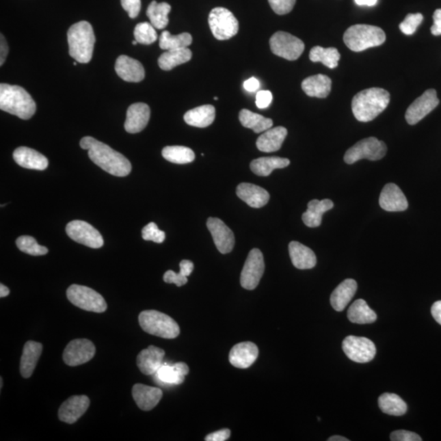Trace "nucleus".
<instances>
[{"instance_id": "obj_7", "label": "nucleus", "mask_w": 441, "mask_h": 441, "mask_svg": "<svg viewBox=\"0 0 441 441\" xmlns=\"http://www.w3.org/2000/svg\"><path fill=\"white\" fill-rule=\"evenodd\" d=\"M66 296L71 304L88 312L103 313L107 309V302L100 293L83 285H70Z\"/></svg>"}, {"instance_id": "obj_9", "label": "nucleus", "mask_w": 441, "mask_h": 441, "mask_svg": "<svg viewBox=\"0 0 441 441\" xmlns=\"http://www.w3.org/2000/svg\"><path fill=\"white\" fill-rule=\"evenodd\" d=\"M386 146L376 137H368L357 142L344 155V161L352 165L362 159L376 161L384 158L386 154Z\"/></svg>"}, {"instance_id": "obj_34", "label": "nucleus", "mask_w": 441, "mask_h": 441, "mask_svg": "<svg viewBox=\"0 0 441 441\" xmlns=\"http://www.w3.org/2000/svg\"><path fill=\"white\" fill-rule=\"evenodd\" d=\"M289 159L280 157H262L252 161L250 169L254 174L267 176L277 169H284L289 165Z\"/></svg>"}, {"instance_id": "obj_24", "label": "nucleus", "mask_w": 441, "mask_h": 441, "mask_svg": "<svg viewBox=\"0 0 441 441\" xmlns=\"http://www.w3.org/2000/svg\"><path fill=\"white\" fill-rule=\"evenodd\" d=\"M14 159L18 165L28 170H44L49 165L48 159L44 155L26 146L16 148Z\"/></svg>"}, {"instance_id": "obj_1", "label": "nucleus", "mask_w": 441, "mask_h": 441, "mask_svg": "<svg viewBox=\"0 0 441 441\" xmlns=\"http://www.w3.org/2000/svg\"><path fill=\"white\" fill-rule=\"evenodd\" d=\"M81 146L88 151L91 161L108 174L126 176L131 173L132 165L129 159L103 142L85 137L81 141Z\"/></svg>"}, {"instance_id": "obj_20", "label": "nucleus", "mask_w": 441, "mask_h": 441, "mask_svg": "<svg viewBox=\"0 0 441 441\" xmlns=\"http://www.w3.org/2000/svg\"><path fill=\"white\" fill-rule=\"evenodd\" d=\"M150 110L148 105L137 103L131 105L127 111V117L124 123L126 132L137 133L144 130L148 124Z\"/></svg>"}, {"instance_id": "obj_41", "label": "nucleus", "mask_w": 441, "mask_h": 441, "mask_svg": "<svg viewBox=\"0 0 441 441\" xmlns=\"http://www.w3.org/2000/svg\"><path fill=\"white\" fill-rule=\"evenodd\" d=\"M162 155L166 161L178 165L191 163L196 158L194 151L182 146H166L162 150Z\"/></svg>"}, {"instance_id": "obj_48", "label": "nucleus", "mask_w": 441, "mask_h": 441, "mask_svg": "<svg viewBox=\"0 0 441 441\" xmlns=\"http://www.w3.org/2000/svg\"><path fill=\"white\" fill-rule=\"evenodd\" d=\"M268 2L276 14L285 15L293 10L296 0H268Z\"/></svg>"}, {"instance_id": "obj_37", "label": "nucleus", "mask_w": 441, "mask_h": 441, "mask_svg": "<svg viewBox=\"0 0 441 441\" xmlns=\"http://www.w3.org/2000/svg\"><path fill=\"white\" fill-rule=\"evenodd\" d=\"M239 119L243 127L253 129L256 133L267 131L273 125L271 119L256 114V113L246 110V109H243L239 112Z\"/></svg>"}, {"instance_id": "obj_15", "label": "nucleus", "mask_w": 441, "mask_h": 441, "mask_svg": "<svg viewBox=\"0 0 441 441\" xmlns=\"http://www.w3.org/2000/svg\"><path fill=\"white\" fill-rule=\"evenodd\" d=\"M440 100L435 90H428L416 99L407 109L405 119L410 125L418 124L424 117L434 110L438 106Z\"/></svg>"}, {"instance_id": "obj_59", "label": "nucleus", "mask_w": 441, "mask_h": 441, "mask_svg": "<svg viewBox=\"0 0 441 441\" xmlns=\"http://www.w3.org/2000/svg\"><path fill=\"white\" fill-rule=\"evenodd\" d=\"M329 441H349V440L347 439L346 438H343V436H331L330 439H328Z\"/></svg>"}, {"instance_id": "obj_51", "label": "nucleus", "mask_w": 441, "mask_h": 441, "mask_svg": "<svg viewBox=\"0 0 441 441\" xmlns=\"http://www.w3.org/2000/svg\"><path fill=\"white\" fill-rule=\"evenodd\" d=\"M272 99L273 96L270 91H259L256 96V105L259 109L267 108L270 106Z\"/></svg>"}, {"instance_id": "obj_23", "label": "nucleus", "mask_w": 441, "mask_h": 441, "mask_svg": "<svg viewBox=\"0 0 441 441\" xmlns=\"http://www.w3.org/2000/svg\"><path fill=\"white\" fill-rule=\"evenodd\" d=\"M132 394L138 408L144 411L153 410L163 397L161 388L140 384L133 386Z\"/></svg>"}, {"instance_id": "obj_38", "label": "nucleus", "mask_w": 441, "mask_h": 441, "mask_svg": "<svg viewBox=\"0 0 441 441\" xmlns=\"http://www.w3.org/2000/svg\"><path fill=\"white\" fill-rule=\"evenodd\" d=\"M170 11L171 6L169 3L152 1L147 8L146 15L148 16L151 25L155 29H162L169 24Z\"/></svg>"}, {"instance_id": "obj_10", "label": "nucleus", "mask_w": 441, "mask_h": 441, "mask_svg": "<svg viewBox=\"0 0 441 441\" xmlns=\"http://www.w3.org/2000/svg\"><path fill=\"white\" fill-rule=\"evenodd\" d=\"M270 47L275 55L289 61L297 60L305 49L304 42L291 34L284 31L276 32L271 36Z\"/></svg>"}, {"instance_id": "obj_27", "label": "nucleus", "mask_w": 441, "mask_h": 441, "mask_svg": "<svg viewBox=\"0 0 441 441\" xmlns=\"http://www.w3.org/2000/svg\"><path fill=\"white\" fill-rule=\"evenodd\" d=\"M42 351L43 345L40 343L28 341L25 344L20 364L21 375L24 379H29L33 375Z\"/></svg>"}, {"instance_id": "obj_29", "label": "nucleus", "mask_w": 441, "mask_h": 441, "mask_svg": "<svg viewBox=\"0 0 441 441\" xmlns=\"http://www.w3.org/2000/svg\"><path fill=\"white\" fill-rule=\"evenodd\" d=\"M332 81L325 75H316L308 77L302 83V90L312 98H325L330 95Z\"/></svg>"}, {"instance_id": "obj_61", "label": "nucleus", "mask_w": 441, "mask_h": 441, "mask_svg": "<svg viewBox=\"0 0 441 441\" xmlns=\"http://www.w3.org/2000/svg\"><path fill=\"white\" fill-rule=\"evenodd\" d=\"M0 381H1V388H2V386H3V379H2V377H1V380H0Z\"/></svg>"}, {"instance_id": "obj_19", "label": "nucleus", "mask_w": 441, "mask_h": 441, "mask_svg": "<svg viewBox=\"0 0 441 441\" xmlns=\"http://www.w3.org/2000/svg\"><path fill=\"white\" fill-rule=\"evenodd\" d=\"M258 348L254 343H238L230 351V363L235 368H250L258 359Z\"/></svg>"}, {"instance_id": "obj_32", "label": "nucleus", "mask_w": 441, "mask_h": 441, "mask_svg": "<svg viewBox=\"0 0 441 441\" xmlns=\"http://www.w3.org/2000/svg\"><path fill=\"white\" fill-rule=\"evenodd\" d=\"M334 208L330 200H313L308 204V210L302 214V221L308 228H318L321 225L323 214Z\"/></svg>"}, {"instance_id": "obj_30", "label": "nucleus", "mask_w": 441, "mask_h": 441, "mask_svg": "<svg viewBox=\"0 0 441 441\" xmlns=\"http://www.w3.org/2000/svg\"><path fill=\"white\" fill-rule=\"evenodd\" d=\"M357 291L356 281L347 279L336 288L330 297V304L337 312H343L351 301Z\"/></svg>"}, {"instance_id": "obj_6", "label": "nucleus", "mask_w": 441, "mask_h": 441, "mask_svg": "<svg viewBox=\"0 0 441 441\" xmlns=\"http://www.w3.org/2000/svg\"><path fill=\"white\" fill-rule=\"evenodd\" d=\"M138 321L146 333L159 338L173 339L180 334L178 323L168 315L157 310H144L140 313Z\"/></svg>"}, {"instance_id": "obj_4", "label": "nucleus", "mask_w": 441, "mask_h": 441, "mask_svg": "<svg viewBox=\"0 0 441 441\" xmlns=\"http://www.w3.org/2000/svg\"><path fill=\"white\" fill-rule=\"evenodd\" d=\"M69 53L79 63H88L94 53L95 36L90 23L82 21L72 25L67 32Z\"/></svg>"}, {"instance_id": "obj_14", "label": "nucleus", "mask_w": 441, "mask_h": 441, "mask_svg": "<svg viewBox=\"0 0 441 441\" xmlns=\"http://www.w3.org/2000/svg\"><path fill=\"white\" fill-rule=\"evenodd\" d=\"M94 344L88 339H75L70 342L63 352V360L69 366H78L94 358Z\"/></svg>"}, {"instance_id": "obj_40", "label": "nucleus", "mask_w": 441, "mask_h": 441, "mask_svg": "<svg viewBox=\"0 0 441 441\" xmlns=\"http://www.w3.org/2000/svg\"><path fill=\"white\" fill-rule=\"evenodd\" d=\"M309 57L313 62H321L329 68L334 69L338 66L341 55L337 49L316 46L310 50Z\"/></svg>"}, {"instance_id": "obj_5", "label": "nucleus", "mask_w": 441, "mask_h": 441, "mask_svg": "<svg viewBox=\"0 0 441 441\" xmlns=\"http://www.w3.org/2000/svg\"><path fill=\"white\" fill-rule=\"evenodd\" d=\"M344 43L353 52H362L385 43L386 35L380 27L371 25H354L343 36Z\"/></svg>"}, {"instance_id": "obj_36", "label": "nucleus", "mask_w": 441, "mask_h": 441, "mask_svg": "<svg viewBox=\"0 0 441 441\" xmlns=\"http://www.w3.org/2000/svg\"><path fill=\"white\" fill-rule=\"evenodd\" d=\"M347 317L352 323L365 325L372 323L377 320V314L369 308L367 302L363 299H358L353 302L347 310Z\"/></svg>"}, {"instance_id": "obj_28", "label": "nucleus", "mask_w": 441, "mask_h": 441, "mask_svg": "<svg viewBox=\"0 0 441 441\" xmlns=\"http://www.w3.org/2000/svg\"><path fill=\"white\" fill-rule=\"evenodd\" d=\"M287 129L279 126L270 129L265 131L261 136L258 138L257 147L263 152H275L279 150L282 146L285 137H287Z\"/></svg>"}, {"instance_id": "obj_21", "label": "nucleus", "mask_w": 441, "mask_h": 441, "mask_svg": "<svg viewBox=\"0 0 441 441\" xmlns=\"http://www.w3.org/2000/svg\"><path fill=\"white\" fill-rule=\"evenodd\" d=\"M115 69L119 77L126 82L138 83L145 78V70L142 63L128 56L118 57Z\"/></svg>"}, {"instance_id": "obj_11", "label": "nucleus", "mask_w": 441, "mask_h": 441, "mask_svg": "<svg viewBox=\"0 0 441 441\" xmlns=\"http://www.w3.org/2000/svg\"><path fill=\"white\" fill-rule=\"evenodd\" d=\"M66 232L74 241L92 249H99L104 245L102 235L85 221L75 220L69 222L66 226Z\"/></svg>"}, {"instance_id": "obj_42", "label": "nucleus", "mask_w": 441, "mask_h": 441, "mask_svg": "<svg viewBox=\"0 0 441 441\" xmlns=\"http://www.w3.org/2000/svg\"><path fill=\"white\" fill-rule=\"evenodd\" d=\"M192 43V37L189 33H182L178 36H172L165 31L159 37V47L163 50H172L188 48Z\"/></svg>"}, {"instance_id": "obj_3", "label": "nucleus", "mask_w": 441, "mask_h": 441, "mask_svg": "<svg viewBox=\"0 0 441 441\" xmlns=\"http://www.w3.org/2000/svg\"><path fill=\"white\" fill-rule=\"evenodd\" d=\"M0 109L20 118L29 120L35 115L36 104L31 96L18 85H0Z\"/></svg>"}, {"instance_id": "obj_54", "label": "nucleus", "mask_w": 441, "mask_h": 441, "mask_svg": "<svg viewBox=\"0 0 441 441\" xmlns=\"http://www.w3.org/2000/svg\"><path fill=\"white\" fill-rule=\"evenodd\" d=\"M8 51V46L5 38L1 35V41H0V65L3 66L4 62H5Z\"/></svg>"}, {"instance_id": "obj_22", "label": "nucleus", "mask_w": 441, "mask_h": 441, "mask_svg": "<svg viewBox=\"0 0 441 441\" xmlns=\"http://www.w3.org/2000/svg\"><path fill=\"white\" fill-rule=\"evenodd\" d=\"M165 352L161 348L150 346L142 350L137 357L139 371L145 375H153L163 365Z\"/></svg>"}, {"instance_id": "obj_58", "label": "nucleus", "mask_w": 441, "mask_h": 441, "mask_svg": "<svg viewBox=\"0 0 441 441\" xmlns=\"http://www.w3.org/2000/svg\"><path fill=\"white\" fill-rule=\"evenodd\" d=\"M10 293V289L3 285V284H0V297H5Z\"/></svg>"}, {"instance_id": "obj_45", "label": "nucleus", "mask_w": 441, "mask_h": 441, "mask_svg": "<svg viewBox=\"0 0 441 441\" xmlns=\"http://www.w3.org/2000/svg\"><path fill=\"white\" fill-rule=\"evenodd\" d=\"M155 28L149 23L137 24L134 29V37L137 43L148 45L155 43L158 39Z\"/></svg>"}, {"instance_id": "obj_43", "label": "nucleus", "mask_w": 441, "mask_h": 441, "mask_svg": "<svg viewBox=\"0 0 441 441\" xmlns=\"http://www.w3.org/2000/svg\"><path fill=\"white\" fill-rule=\"evenodd\" d=\"M194 270V263L189 260H183L180 263V271H168L163 275V281L167 284H175L176 286H183L188 282L187 277Z\"/></svg>"}, {"instance_id": "obj_50", "label": "nucleus", "mask_w": 441, "mask_h": 441, "mask_svg": "<svg viewBox=\"0 0 441 441\" xmlns=\"http://www.w3.org/2000/svg\"><path fill=\"white\" fill-rule=\"evenodd\" d=\"M390 440L392 441H421L422 438L414 432L399 430L395 431L390 436Z\"/></svg>"}, {"instance_id": "obj_47", "label": "nucleus", "mask_w": 441, "mask_h": 441, "mask_svg": "<svg viewBox=\"0 0 441 441\" xmlns=\"http://www.w3.org/2000/svg\"><path fill=\"white\" fill-rule=\"evenodd\" d=\"M423 16L421 14H410L400 24L401 31L406 36L414 35L416 29L422 23Z\"/></svg>"}, {"instance_id": "obj_49", "label": "nucleus", "mask_w": 441, "mask_h": 441, "mask_svg": "<svg viewBox=\"0 0 441 441\" xmlns=\"http://www.w3.org/2000/svg\"><path fill=\"white\" fill-rule=\"evenodd\" d=\"M121 5L131 18H136L141 11V0H120Z\"/></svg>"}, {"instance_id": "obj_56", "label": "nucleus", "mask_w": 441, "mask_h": 441, "mask_svg": "<svg viewBox=\"0 0 441 441\" xmlns=\"http://www.w3.org/2000/svg\"><path fill=\"white\" fill-rule=\"evenodd\" d=\"M431 312L436 321L441 325V301L436 302L432 305Z\"/></svg>"}, {"instance_id": "obj_55", "label": "nucleus", "mask_w": 441, "mask_h": 441, "mask_svg": "<svg viewBox=\"0 0 441 441\" xmlns=\"http://www.w3.org/2000/svg\"><path fill=\"white\" fill-rule=\"evenodd\" d=\"M243 87H245V90L248 92H254L257 91L260 88V83L257 79L253 77L248 79V81L243 83Z\"/></svg>"}, {"instance_id": "obj_44", "label": "nucleus", "mask_w": 441, "mask_h": 441, "mask_svg": "<svg viewBox=\"0 0 441 441\" xmlns=\"http://www.w3.org/2000/svg\"><path fill=\"white\" fill-rule=\"evenodd\" d=\"M18 249L32 256H43L49 253V250L44 246L40 245L36 239L29 235H23L16 241Z\"/></svg>"}, {"instance_id": "obj_33", "label": "nucleus", "mask_w": 441, "mask_h": 441, "mask_svg": "<svg viewBox=\"0 0 441 441\" xmlns=\"http://www.w3.org/2000/svg\"><path fill=\"white\" fill-rule=\"evenodd\" d=\"M215 113V108L212 105H204L187 111L184 120L193 127L206 128L213 123Z\"/></svg>"}, {"instance_id": "obj_39", "label": "nucleus", "mask_w": 441, "mask_h": 441, "mask_svg": "<svg viewBox=\"0 0 441 441\" xmlns=\"http://www.w3.org/2000/svg\"><path fill=\"white\" fill-rule=\"evenodd\" d=\"M379 405L384 414L392 416H402L407 411L405 402L393 393L382 394L379 399Z\"/></svg>"}, {"instance_id": "obj_17", "label": "nucleus", "mask_w": 441, "mask_h": 441, "mask_svg": "<svg viewBox=\"0 0 441 441\" xmlns=\"http://www.w3.org/2000/svg\"><path fill=\"white\" fill-rule=\"evenodd\" d=\"M90 405V399L86 396L71 397L61 405L58 418L62 422L73 424L85 414Z\"/></svg>"}, {"instance_id": "obj_16", "label": "nucleus", "mask_w": 441, "mask_h": 441, "mask_svg": "<svg viewBox=\"0 0 441 441\" xmlns=\"http://www.w3.org/2000/svg\"><path fill=\"white\" fill-rule=\"evenodd\" d=\"M207 228L212 235L217 250L222 254L230 253L235 246V235L232 230L217 217L209 218Z\"/></svg>"}, {"instance_id": "obj_2", "label": "nucleus", "mask_w": 441, "mask_h": 441, "mask_svg": "<svg viewBox=\"0 0 441 441\" xmlns=\"http://www.w3.org/2000/svg\"><path fill=\"white\" fill-rule=\"evenodd\" d=\"M390 98L389 92L384 88H367L358 92L353 98V114L360 122L372 121L388 107Z\"/></svg>"}, {"instance_id": "obj_12", "label": "nucleus", "mask_w": 441, "mask_h": 441, "mask_svg": "<svg viewBox=\"0 0 441 441\" xmlns=\"http://www.w3.org/2000/svg\"><path fill=\"white\" fill-rule=\"evenodd\" d=\"M264 271L265 263L262 252L258 249L252 250L241 271V286L248 291H253L257 288Z\"/></svg>"}, {"instance_id": "obj_25", "label": "nucleus", "mask_w": 441, "mask_h": 441, "mask_svg": "<svg viewBox=\"0 0 441 441\" xmlns=\"http://www.w3.org/2000/svg\"><path fill=\"white\" fill-rule=\"evenodd\" d=\"M237 195L239 199L254 209L263 207L270 200V195L267 191L251 183L239 184L237 189Z\"/></svg>"}, {"instance_id": "obj_26", "label": "nucleus", "mask_w": 441, "mask_h": 441, "mask_svg": "<svg viewBox=\"0 0 441 441\" xmlns=\"http://www.w3.org/2000/svg\"><path fill=\"white\" fill-rule=\"evenodd\" d=\"M289 256H291L293 266L300 270L312 269L317 265V256L314 252L302 243L292 241L289 245Z\"/></svg>"}, {"instance_id": "obj_52", "label": "nucleus", "mask_w": 441, "mask_h": 441, "mask_svg": "<svg viewBox=\"0 0 441 441\" xmlns=\"http://www.w3.org/2000/svg\"><path fill=\"white\" fill-rule=\"evenodd\" d=\"M230 436L229 429H222L208 435L205 438L206 441H225L228 440Z\"/></svg>"}, {"instance_id": "obj_53", "label": "nucleus", "mask_w": 441, "mask_h": 441, "mask_svg": "<svg viewBox=\"0 0 441 441\" xmlns=\"http://www.w3.org/2000/svg\"><path fill=\"white\" fill-rule=\"evenodd\" d=\"M433 20L434 25L431 28V32L433 36H441V8L435 11Z\"/></svg>"}, {"instance_id": "obj_18", "label": "nucleus", "mask_w": 441, "mask_h": 441, "mask_svg": "<svg viewBox=\"0 0 441 441\" xmlns=\"http://www.w3.org/2000/svg\"><path fill=\"white\" fill-rule=\"evenodd\" d=\"M379 204L382 209L388 212L405 211L409 206L404 193L394 183L386 184L382 189Z\"/></svg>"}, {"instance_id": "obj_57", "label": "nucleus", "mask_w": 441, "mask_h": 441, "mask_svg": "<svg viewBox=\"0 0 441 441\" xmlns=\"http://www.w3.org/2000/svg\"><path fill=\"white\" fill-rule=\"evenodd\" d=\"M355 2L360 6H373L377 2V0H355Z\"/></svg>"}, {"instance_id": "obj_62", "label": "nucleus", "mask_w": 441, "mask_h": 441, "mask_svg": "<svg viewBox=\"0 0 441 441\" xmlns=\"http://www.w3.org/2000/svg\"><path fill=\"white\" fill-rule=\"evenodd\" d=\"M73 65H74V66H77V62H74V63H73Z\"/></svg>"}, {"instance_id": "obj_60", "label": "nucleus", "mask_w": 441, "mask_h": 441, "mask_svg": "<svg viewBox=\"0 0 441 441\" xmlns=\"http://www.w3.org/2000/svg\"><path fill=\"white\" fill-rule=\"evenodd\" d=\"M133 45H137V40H133Z\"/></svg>"}, {"instance_id": "obj_13", "label": "nucleus", "mask_w": 441, "mask_h": 441, "mask_svg": "<svg viewBox=\"0 0 441 441\" xmlns=\"http://www.w3.org/2000/svg\"><path fill=\"white\" fill-rule=\"evenodd\" d=\"M343 349L348 358L357 363H368L376 355V347L371 340L356 336L343 340Z\"/></svg>"}, {"instance_id": "obj_31", "label": "nucleus", "mask_w": 441, "mask_h": 441, "mask_svg": "<svg viewBox=\"0 0 441 441\" xmlns=\"http://www.w3.org/2000/svg\"><path fill=\"white\" fill-rule=\"evenodd\" d=\"M189 373V367L183 362L174 364H163L155 375L162 384L165 385H180Z\"/></svg>"}, {"instance_id": "obj_8", "label": "nucleus", "mask_w": 441, "mask_h": 441, "mask_svg": "<svg viewBox=\"0 0 441 441\" xmlns=\"http://www.w3.org/2000/svg\"><path fill=\"white\" fill-rule=\"evenodd\" d=\"M210 29L218 40H226L232 38L239 31L238 20L225 8H215L209 16Z\"/></svg>"}, {"instance_id": "obj_46", "label": "nucleus", "mask_w": 441, "mask_h": 441, "mask_svg": "<svg viewBox=\"0 0 441 441\" xmlns=\"http://www.w3.org/2000/svg\"><path fill=\"white\" fill-rule=\"evenodd\" d=\"M142 238L147 241L161 243L165 241V233L158 228L155 222H150L146 225L142 232Z\"/></svg>"}, {"instance_id": "obj_35", "label": "nucleus", "mask_w": 441, "mask_h": 441, "mask_svg": "<svg viewBox=\"0 0 441 441\" xmlns=\"http://www.w3.org/2000/svg\"><path fill=\"white\" fill-rule=\"evenodd\" d=\"M192 53L188 48L167 50L159 57V66L163 70H171L174 67L191 60Z\"/></svg>"}]
</instances>
